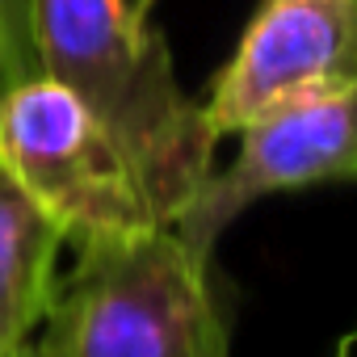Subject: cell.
<instances>
[{"label": "cell", "mask_w": 357, "mask_h": 357, "mask_svg": "<svg viewBox=\"0 0 357 357\" xmlns=\"http://www.w3.org/2000/svg\"><path fill=\"white\" fill-rule=\"evenodd\" d=\"M349 84H357V0H261L202 109L223 139Z\"/></svg>", "instance_id": "cell-5"}, {"label": "cell", "mask_w": 357, "mask_h": 357, "mask_svg": "<svg viewBox=\"0 0 357 357\" xmlns=\"http://www.w3.org/2000/svg\"><path fill=\"white\" fill-rule=\"evenodd\" d=\"M30 43L38 72L101 122L172 227L215 172L219 139L176 80L168 43L126 0H30Z\"/></svg>", "instance_id": "cell-1"}, {"label": "cell", "mask_w": 357, "mask_h": 357, "mask_svg": "<svg viewBox=\"0 0 357 357\" xmlns=\"http://www.w3.org/2000/svg\"><path fill=\"white\" fill-rule=\"evenodd\" d=\"M38 76L30 43V0H0V89Z\"/></svg>", "instance_id": "cell-7"}, {"label": "cell", "mask_w": 357, "mask_h": 357, "mask_svg": "<svg viewBox=\"0 0 357 357\" xmlns=\"http://www.w3.org/2000/svg\"><path fill=\"white\" fill-rule=\"evenodd\" d=\"M68 236L0 168V357L30 344L59 286Z\"/></svg>", "instance_id": "cell-6"}, {"label": "cell", "mask_w": 357, "mask_h": 357, "mask_svg": "<svg viewBox=\"0 0 357 357\" xmlns=\"http://www.w3.org/2000/svg\"><path fill=\"white\" fill-rule=\"evenodd\" d=\"M357 181V84L282 105L240 130V155L211 172L190 211L172 223L190 252L211 261L223 227L265 194Z\"/></svg>", "instance_id": "cell-4"}, {"label": "cell", "mask_w": 357, "mask_h": 357, "mask_svg": "<svg viewBox=\"0 0 357 357\" xmlns=\"http://www.w3.org/2000/svg\"><path fill=\"white\" fill-rule=\"evenodd\" d=\"M34 357H227L211 261L172 227L76 244Z\"/></svg>", "instance_id": "cell-2"}, {"label": "cell", "mask_w": 357, "mask_h": 357, "mask_svg": "<svg viewBox=\"0 0 357 357\" xmlns=\"http://www.w3.org/2000/svg\"><path fill=\"white\" fill-rule=\"evenodd\" d=\"M0 168L68 244L168 227L122 147L43 72L0 89Z\"/></svg>", "instance_id": "cell-3"}, {"label": "cell", "mask_w": 357, "mask_h": 357, "mask_svg": "<svg viewBox=\"0 0 357 357\" xmlns=\"http://www.w3.org/2000/svg\"><path fill=\"white\" fill-rule=\"evenodd\" d=\"M9 357H34V349L26 344V349H17V353H9Z\"/></svg>", "instance_id": "cell-9"}, {"label": "cell", "mask_w": 357, "mask_h": 357, "mask_svg": "<svg viewBox=\"0 0 357 357\" xmlns=\"http://www.w3.org/2000/svg\"><path fill=\"white\" fill-rule=\"evenodd\" d=\"M151 5H155V0H135V5H130V13H135L139 22H147V17H151Z\"/></svg>", "instance_id": "cell-8"}]
</instances>
